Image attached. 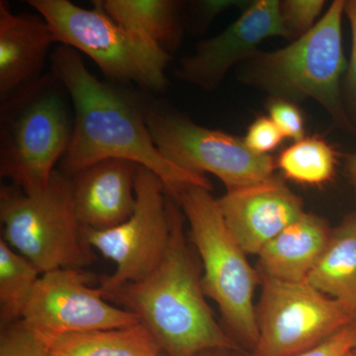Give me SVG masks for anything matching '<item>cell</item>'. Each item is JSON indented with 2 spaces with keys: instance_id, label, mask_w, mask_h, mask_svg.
Segmentation results:
<instances>
[{
  "instance_id": "obj_1",
  "label": "cell",
  "mask_w": 356,
  "mask_h": 356,
  "mask_svg": "<svg viewBox=\"0 0 356 356\" xmlns=\"http://www.w3.org/2000/svg\"><path fill=\"white\" fill-rule=\"evenodd\" d=\"M51 72L74 110L72 142L60 170L70 177L108 159H128L156 173L166 189L198 185L211 191L204 175L173 165L154 145L146 121L147 103L90 74L79 51L58 44L50 55Z\"/></svg>"
},
{
  "instance_id": "obj_2",
  "label": "cell",
  "mask_w": 356,
  "mask_h": 356,
  "mask_svg": "<svg viewBox=\"0 0 356 356\" xmlns=\"http://www.w3.org/2000/svg\"><path fill=\"white\" fill-rule=\"evenodd\" d=\"M166 193L170 236L163 259L145 280L123 285L106 300L136 314L168 356L240 350L206 302L197 266L185 240L184 211Z\"/></svg>"
},
{
  "instance_id": "obj_3",
  "label": "cell",
  "mask_w": 356,
  "mask_h": 356,
  "mask_svg": "<svg viewBox=\"0 0 356 356\" xmlns=\"http://www.w3.org/2000/svg\"><path fill=\"white\" fill-rule=\"evenodd\" d=\"M210 191L191 184L168 191L189 222L192 242L203 262L204 293L216 302L236 341L254 350L259 337L254 306L259 276L229 232Z\"/></svg>"
},
{
  "instance_id": "obj_4",
  "label": "cell",
  "mask_w": 356,
  "mask_h": 356,
  "mask_svg": "<svg viewBox=\"0 0 356 356\" xmlns=\"http://www.w3.org/2000/svg\"><path fill=\"white\" fill-rule=\"evenodd\" d=\"M2 240L40 273L90 266L97 257L84 240L72 196V177L54 172L48 186L26 194L15 185L0 191Z\"/></svg>"
},
{
  "instance_id": "obj_5",
  "label": "cell",
  "mask_w": 356,
  "mask_h": 356,
  "mask_svg": "<svg viewBox=\"0 0 356 356\" xmlns=\"http://www.w3.org/2000/svg\"><path fill=\"white\" fill-rule=\"evenodd\" d=\"M346 2H332L322 19L289 46L257 51L247 60L243 81L278 99L311 98L339 123L348 125L339 89L346 69L341 42Z\"/></svg>"
},
{
  "instance_id": "obj_6",
  "label": "cell",
  "mask_w": 356,
  "mask_h": 356,
  "mask_svg": "<svg viewBox=\"0 0 356 356\" xmlns=\"http://www.w3.org/2000/svg\"><path fill=\"white\" fill-rule=\"evenodd\" d=\"M60 88L47 74L31 92L0 108V175L26 194L48 186L72 142L74 110Z\"/></svg>"
},
{
  "instance_id": "obj_7",
  "label": "cell",
  "mask_w": 356,
  "mask_h": 356,
  "mask_svg": "<svg viewBox=\"0 0 356 356\" xmlns=\"http://www.w3.org/2000/svg\"><path fill=\"white\" fill-rule=\"evenodd\" d=\"M28 4L50 24L58 44L86 54L112 81L137 83L154 92L165 88L170 54L117 24L100 0H93L90 9L70 0H29Z\"/></svg>"
},
{
  "instance_id": "obj_8",
  "label": "cell",
  "mask_w": 356,
  "mask_h": 356,
  "mask_svg": "<svg viewBox=\"0 0 356 356\" xmlns=\"http://www.w3.org/2000/svg\"><path fill=\"white\" fill-rule=\"evenodd\" d=\"M146 121L159 151L182 170L212 173L227 189L273 177V158L254 153L240 138L199 126L156 102L147 103Z\"/></svg>"
},
{
  "instance_id": "obj_9",
  "label": "cell",
  "mask_w": 356,
  "mask_h": 356,
  "mask_svg": "<svg viewBox=\"0 0 356 356\" xmlns=\"http://www.w3.org/2000/svg\"><path fill=\"white\" fill-rule=\"evenodd\" d=\"M254 356H295L316 348L356 317L344 304L307 281L289 282L262 273Z\"/></svg>"
},
{
  "instance_id": "obj_10",
  "label": "cell",
  "mask_w": 356,
  "mask_h": 356,
  "mask_svg": "<svg viewBox=\"0 0 356 356\" xmlns=\"http://www.w3.org/2000/svg\"><path fill=\"white\" fill-rule=\"evenodd\" d=\"M132 216L104 231L83 228L86 243L116 264L110 275L100 278L105 298L123 285L147 277L163 259L170 236V216L165 182L140 165L136 177Z\"/></svg>"
},
{
  "instance_id": "obj_11",
  "label": "cell",
  "mask_w": 356,
  "mask_h": 356,
  "mask_svg": "<svg viewBox=\"0 0 356 356\" xmlns=\"http://www.w3.org/2000/svg\"><path fill=\"white\" fill-rule=\"evenodd\" d=\"M92 281L81 268L42 274L21 322L40 339L140 323L136 314L108 303L99 288L90 287Z\"/></svg>"
},
{
  "instance_id": "obj_12",
  "label": "cell",
  "mask_w": 356,
  "mask_h": 356,
  "mask_svg": "<svg viewBox=\"0 0 356 356\" xmlns=\"http://www.w3.org/2000/svg\"><path fill=\"white\" fill-rule=\"evenodd\" d=\"M276 36L291 37L283 20L281 2L257 0L221 34L200 42L195 51L180 62L177 76L212 90L234 65L254 56L262 41Z\"/></svg>"
},
{
  "instance_id": "obj_13",
  "label": "cell",
  "mask_w": 356,
  "mask_h": 356,
  "mask_svg": "<svg viewBox=\"0 0 356 356\" xmlns=\"http://www.w3.org/2000/svg\"><path fill=\"white\" fill-rule=\"evenodd\" d=\"M218 204L236 243L250 254H261L305 213L298 196L274 177L259 184L227 189Z\"/></svg>"
},
{
  "instance_id": "obj_14",
  "label": "cell",
  "mask_w": 356,
  "mask_h": 356,
  "mask_svg": "<svg viewBox=\"0 0 356 356\" xmlns=\"http://www.w3.org/2000/svg\"><path fill=\"white\" fill-rule=\"evenodd\" d=\"M58 43L40 14L13 13L0 1V107L8 106L37 88L47 74L44 65Z\"/></svg>"
},
{
  "instance_id": "obj_15",
  "label": "cell",
  "mask_w": 356,
  "mask_h": 356,
  "mask_svg": "<svg viewBox=\"0 0 356 356\" xmlns=\"http://www.w3.org/2000/svg\"><path fill=\"white\" fill-rule=\"evenodd\" d=\"M139 166L128 159H108L70 177L74 208L83 228L113 229L132 216Z\"/></svg>"
},
{
  "instance_id": "obj_16",
  "label": "cell",
  "mask_w": 356,
  "mask_h": 356,
  "mask_svg": "<svg viewBox=\"0 0 356 356\" xmlns=\"http://www.w3.org/2000/svg\"><path fill=\"white\" fill-rule=\"evenodd\" d=\"M331 235L322 219L304 213L261 250L264 273L289 282L306 281Z\"/></svg>"
},
{
  "instance_id": "obj_17",
  "label": "cell",
  "mask_w": 356,
  "mask_h": 356,
  "mask_svg": "<svg viewBox=\"0 0 356 356\" xmlns=\"http://www.w3.org/2000/svg\"><path fill=\"white\" fill-rule=\"evenodd\" d=\"M50 356H159L163 350L142 323L41 339Z\"/></svg>"
},
{
  "instance_id": "obj_18",
  "label": "cell",
  "mask_w": 356,
  "mask_h": 356,
  "mask_svg": "<svg viewBox=\"0 0 356 356\" xmlns=\"http://www.w3.org/2000/svg\"><path fill=\"white\" fill-rule=\"evenodd\" d=\"M307 282L341 302L356 317V216L332 234Z\"/></svg>"
},
{
  "instance_id": "obj_19",
  "label": "cell",
  "mask_w": 356,
  "mask_h": 356,
  "mask_svg": "<svg viewBox=\"0 0 356 356\" xmlns=\"http://www.w3.org/2000/svg\"><path fill=\"white\" fill-rule=\"evenodd\" d=\"M122 28L170 54L180 37L179 3L172 0H100Z\"/></svg>"
},
{
  "instance_id": "obj_20",
  "label": "cell",
  "mask_w": 356,
  "mask_h": 356,
  "mask_svg": "<svg viewBox=\"0 0 356 356\" xmlns=\"http://www.w3.org/2000/svg\"><path fill=\"white\" fill-rule=\"evenodd\" d=\"M38 269L0 240V325L1 330L22 321L37 282Z\"/></svg>"
},
{
  "instance_id": "obj_21",
  "label": "cell",
  "mask_w": 356,
  "mask_h": 356,
  "mask_svg": "<svg viewBox=\"0 0 356 356\" xmlns=\"http://www.w3.org/2000/svg\"><path fill=\"white\" fill-rule=\"evenodd\" d=\"M336 163L332 147L317 137L298 140L285 149L278 159V166L288 179L318 186L331 179Z\"/></svg>"
},
{
  "instance_id": "obj_22",
  "label": "cell",
  "mask_w": 356,
  "mask_h": 356,
  "mask_svg": "<svg viewBox=\"0 0 356 356\" xmlns=\"http://www.w3.org/2000/svg\"><path fill=\"white\" fill-rule=\"evenodd\" d=\"M0 356H50L43 341L22 322L1 330Z\"/></svg>"
},
{
  "instance_id": "obj_23",
  "label": "cell",
  "mask_w": 356,
  "mask_h": 356,
  "mask_svg": "<svg viewBox=\"0 0 356 356\" xmlns=\"http://www.w3.org/2000/svg\"><path fill=\"white\" fill-rule=\"evenodd\" d=\"M325 6L323 0H286L281 3V13L292 36H303L315 26Z\"/></svg>"
},
{
  "instance_id": "obj_24",
  "label": "cell",
  "mask_w": 356,
  "mask_h": 356,
  "mask_svg": "<svg viewBox=\"0 0 356 356\" xmlns=\"http://www.w3.org/2000/svg\"><path fill=\"white\" fill-rule=\"evenodd\" d=\"M269 118L277 126L284 138L298 142L304 139V119L296 105L285 99L274 100L268 105Z\"/></svg>"
},
{
  "instance_id": "obj_25",
  "label": "cell",
  "mask_w": 356,
  "mask_h": 356,
  "mask_svg": "<svg viewBox=\"0 0 356 356\" xmlns=\"http://www.w3.org/2000/svg\"><path fill=\"white\" fill-rule=\"evenodd\" d=\"M284 136L268 117H259L248 129L243 142L248 149L259 154H267L275 149Z\"/></svg>"
},
{
  "instance_id": "obj_26",
  "label": "cell",
  "mask_w": 356,
  "mask_h": 356,
  "mask_svg": "<svg viewBox=\"0 0 356 356\" xmlns=\"http://www.w3.org/2000/svg\"><path fill=\"white\" fill-rule=\"evenodd\" d=\"M356 324L348 325L316 348L295 356H344L355 348Z\"/></svg>"
},
{
  "instance_id": "obj_27",
  "label": "cell",
  "mask_w": 356,
  "mask_h": 356,
  "mask_svg": "<svg viewBox=\"0 0 356 356\" xmlns=\"http://www.w3.org/2000/svg\"><path fill=\"white\" fill-rule=\"evenodd\" d=\"M351 26L353 33V48L350 64L348 67L346 76V95L353 111L356 114V0L346 2V11Z\"/></svg>"
},
{
  "instance_id": "obj_28",
  "label": "cell",
  "mask_w": 356,
  "mask_h": 356,
  "mask_svg": "<svg viewBox=\"0 0 356 356\" xmlns=\"http://www.w3.org/2000/svg\"><path fill=\"white\" fill-rule=\"evenodd\" d=\"M241 1L234 0H207V1L199 2V11L202 14V18L205 20H211L216 17L218 14L227 10L229 7L238 6Z\"/></svg>"
},
{
  "instance_id": "obj_29",
  "label": "cell",
  "mask_w": 356,
  "mask_h": 356,
  "mask_svg": "<svg viewBox=\"0 0 356 356\" xmlns=\"http://www.w3.org/2000/svg\"><path fill=\"white\" fill-rule=\"evenodd\" d=\"M348 170L351 177L356 181V154H353V158L350 159V163H348Z\"/></svg>"
},
{
  "instance_id": "obj_30",
  "label": "cell",
  "mask_w": 356,
  "mask_h": 356,
  "mask_svg": "<svg viewBox=\"0 0 356 356\" xmlns=\"http://www.w3.org/2000/svg\"><path fill=\"white\" fill-rule=\"evenodd\" d=\"M215 351H216V350L207 351V353H201V355H199L197 356H218L217 355H214ZM159 356H168V355H165V353H163Z\"/></svg>"
},
{
  "instance_id": "obj_31",
  "label": "cell",
  "mask_w": 356,
  "mask_h": 356,
  "mask_svg": "<svg viewBox=\"0 0 356 356\" xmlns=\"http://www.w3.org/2000/svg\"><path fill=\"white\" fill-rule=\"evenodd\" d=\"M344 356H356L355 353H353V350L350 351V353H346Z\"/></svg>"
},
{
  "instance_id": "obj_32",
  "label": "cell",
  "mask_w": 356,
  "mask_h": 356,
  "mask_svg": "<svg viewBox=\"0 0 356 356\" xmlns=\"http://www.w3.org/2000/svg\"><path fill=\"white\" fill-rule=\"evenodd\" d=\"M353 353H355V355H356V344H355V348H353Z\"/></svg>"
}]
</instances>
